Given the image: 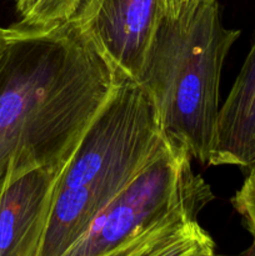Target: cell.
I'll return each instance as SVG.
<instances>
[{
	"mask_svg": "<svg viewBox=\"0 0 255 256\" xmlns=\"http://www.w3.org/2000/svg\"><path fill=\"white\" fill-rule=\"evenodd\" d=\"M248 172H252V174H255V164L252 165V166L250 168L249 170H248V172H246V174H248Z\"/></svg>",
	"mask_w": 255,
	"mask_h": 256,
	"instance_id": "obj_14",
	"label": "cell"
},
{
	"mask_svg": "<svg viewBox=\"0 0 255 256\" xmlns=\"http://www.w3.org/2000/svg\"><path fill=\"white\" fill-rule=\"evenodd\" d=\"M0 72V192L35 169H62L122 75L72 22L12 25Z\"/></svg>",
	"mask_w": 255,
	"mask_h": 256,
	"instance_id": "obj_1",
	"label": "cell"
},
{
	"mask_svg": "<svg viewBox=\"0 0 255 256\" xmlns=\"http://www.w3.org/2000/svg\"><path fill=\"white\" fill-rule=\"evenodd\" d=\"M186 2L188 0H162L164 16L166 18L176 16Z\"/></svg>",
	"mask_w": 255,
	"mask_h": 256,
	"instance_id": "obj_10",
	"label": "cell"
},
{
	"mask_svg": "<svg viewBox=\"0 0 255 256\" xmlns=\"http://www.w3.org/2000/svg\"><path fill=\"white\" fill-rule=\"evenodd\" d=\"M10 29L9 28L0 26V72H2V65H4L5 55H6L8 46H9Z\"/></svg>",
	"mask_w": 255,
	"mask_h": 256,
	"instance_id": "obj_11",
	"label": "cell"
},
{
	"mask_svg": "<svg viewBox=\"0 0 255 256\" xmlns=\"http://www.w3.org/2000/svg\"><path fill=\"white\" fill-rule=\"evenodd\" d=\"M212 256H255V242H252V244L250 245L248 249H245L244 252H239V254H236V255H218V254H214Z\"/></svg>",
	"mask_w": 255,
	"mask_h": 256,
	"instance_id": "obj_12",
	"label": "cell"
},
{
	"mask_svg": "<svg viewBox=\"0 0 255 256\" xmlns=\"http://www.w3.org/2000/svg\"><path fill=\"white\" fill-rule=\"evenodd\" d=\"M255 164V39L220 106L208 166L230 165L245 172Z\"/></svg>",
	"mask_w": 255,
	"mask_h": 256,
	"instance_id": "obj_7",
	"label": "cell"
},
{
	"mask_svg": "<svg viewBox=\"0 0 255 256\" xmlns=\"http://www.w3.org/2000/svg\"><path fill=\"white\" fill-rule=\"evenodd\" d=\"M62 169H35L0 192V256H39Z\"/></svg>",
	"mask_w": 255,
	"mask_h": 256,
	"instance_id": "obj_6",
	"label": "cell"
},
{
	"mask_svg": "<svg viewBox=\"0 0 255 256\" xmlns=\"http://www.w3.org/2000/svg\"><path fill=\"white\" fill-rule=\"evenodd\" d=\"M162 16V0H84L70 22L120 75L142 82Z\"/></svg>",
	"mask_w": 255,
	"mask_h": 256,
	"instance_id": "obj_5",
	"label": "cell"
},
{
	"mask_svg": "<svg viewBox=\"0 0 255 256\" xmlns=\"http://www.w3.org/2000/svg\"><path fill=\"white\" fill-rule=\"evenodd\" d=\"M192 160L184 148L170 142L62 256H105L174 215L202 212L214 194L194 172Z\"/></svg>",
	"mask_w": 255,
	"mask_h": 256,
	"instance_id": "obj_4",
	"label": "cell"
},
{
	"mask_svg": "<svg viewBox=\"0 0 255 256\" xmlns=\"http://www.w3.org/2000/svg\"><path fill=\"white\" fill-rule=\"evenodd\" d=\"M125 252H126V242L124 245H122V246L118 248V249L112 250V252H109V254H106L105 256H125Z\"/></svg>",
	"mask_w": 255,
	"mask_h": 256,
	"instance_id": "obj_13",
	"label": "cell"
},
{
	"mask_svg": "<svg viewBox=\"0 0 255 256\" xmlns=\"http://www.w3.org/2000/svg\"><path fill=\"white\" fill-rule=\"evenodd\" d=\"M239 36L222 24L218 0H188L176 16H162L140 82L165 135L202 165L209 162L222 66Z\"/></svg>",
	"mask_w": 255,
	"mask_h": 256,
	"instance_id": "obj_3",
	"label": "cell"
},
{
	"mask_svg": "<svg viewBox=\"0 0 255 256\" xmlns=\"http://www.w3.org/2000/svg\"><path fill=\"white\" fill-rule=\"evenodd\" d=\"M84 0H16L19 22L25 29H50L69 22Z\"/></svg>",
	"mask_w": 255,
	"mask_h": 256,
	"instance_id": "obj_8",
	"label": "cell"
},
{
	"mask_svg": "<svg viewBox=\"0 0 255 256\" xmlns=\"http://www.w3.org/2000/svg\"><path fill=\"white\" fill-rule=\"evenodd\" d=\"M232 202L255 242V174L248 172L242 188L235 192Z\"/></svg>",
	"mask_w": 255,
	"mask_h": 256,
	"instance_id": "obj_9",
	"label": "cell"
},
{
	"mask_svg": "<svg viewBox=\"0 0 255 256\" xmlns=\"http://www.w3.org/2000/svg\"><path fill=\"white\" fill-rule=\"evenodd\" d=\"M172 140L152 95L122 76L60 172L39 256H62Z\"/></svg>",
	"mask_w": 255,
	"mask_h": 256,
	"instance_id": "obj_2",
	"label": "cell"
}]
</instances>
